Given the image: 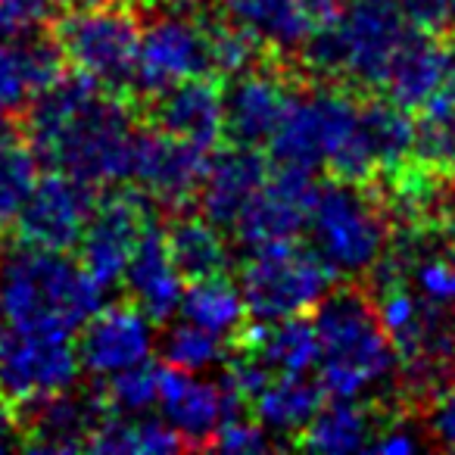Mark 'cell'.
<instances>
[{
	"label": "cell",
	"mask_w": 455,
	"mask_h": 455,
	"mask_svg": "<svg viewBox=\"0 0 455 455\" xmlns=\"http://www.w3.org/2000/svg\"><path fill=\"white\" fill-rule=\"evenodd\" d=\"M22 132L47 169L109 188L132 178L138 109L132 97L82 72L57 78L41 91L26 107Z\"/></svg>",
	"instance_id": "cell-1"
},
{
	"label": "cell",
	"mask_w": 455,
	"mask_h": 455,
	"mask_svg": "<svg viewBox=\"0 0 455 455\" xmlns=\"http://www.w3.org/2000/svg\"><path fill=\"white\" fill-rule=\"evenodd\" d=\"M411 20L399 0H347L334 20L312 26L299 47L309 76L355 94L384 88V78L405 41Z\"/></svg>",
	"instance_id": "cell-2"
},
{
	"label": "cell",
	"mask_w": 455,
	"mask_h": 455,
	"mask_svg": "<svg viewBox=\"0 0 455 455\" xmlns=\"http://www.w3.org/2000/svg\"><path fill=\"white\" fill-rule=\"evenodd\" d=\"M103 287L57 250H35L16 243L0 262V318L7 328L78 334L103 306Z\"/></svg>",
	"instance_id": "cell-3"
},
{
	"label": "cell",
	"mask_w": 455,
	"mask_h": 455,
	"mask_svg": "<svg viewBox=\"0 0 455 455\" xmlns=\"http://www.w3.org/2000/svg\"><path fill=\"white\" fill-rule=\"evenodd\" d=\"M318 380L337 399H359L396 368L390 337L380 328L374 303L359 287H331L315 306Z\"/></svg>",
	"instance_id": "cell-4"
},
{
	"label": "cell",
	"mask_w": 455,
	"mask_h": 455,
	"mask_svg": "<svg viewBox=\"0 0 455 455\" xmlns=\"http://www.w3.org/2000/svg\"><path fill=\"white\" fill-rule=\"evenodd\" d=\"M306 228L309 247L334 275H365L387 247V219L371 196V184L340 178L318 184Z\"/></svg>",
	"instance_id": "cell-5"
},
{
	"label": "cell",
	"mask_w": 455,
	"mask_h": 455,
	"mask_svg": "<svg viewBox=\"0 0 455 455\" xmlns=\"http://www.w3.org/2000/svg\"><path fill=\"white\" fill-rule=\"evenodd\" d=\"M334 278L322 256L297 237L247 250L237 287L253 322H278L315 309Z\"/></svg>",
	"instance_id": "cell-6"
},
{
	"label": "cell",
	"mask_w": 455,
	"mask_h": 455,
	"mask_svg": "<svg viewBox=\"0 0 455 455\" xmlns=\"http://www.w3.org/2000/svg\"><path fill=\"white\" fill-rule=\"evenodd\" d=\"M53 41L72 72L94 78L128 97L138 60L140 22L125 0L69 10L53 22Z\"/></svg>",
	"instance_id": "cell-7"
},
{
	"label": "cell",
	"mask_w": 455,
	"mask_h": 455,
	"mask_svg": "<svg viewBox=\"0 0 455 455\" xmlns=\"http://www.w3.org/2000/svg\"><path fill=\"white\" fill-rule=\"evenodd\" d=\"M355 91L328 84L322 91H299L287 107L281 125L268 140V159L275 165L318 172L328 169L343 150L359 116Z\"/></svg>",
	"instance_id": "cell-8"
},
{
	"label": "cell",
	"mask_w": 455,
	"mask_h": 455,
	"mask_svg": "<svg viewBox=\"0 0 455 455\" xmlns=\"http://www.w3.org/2000/svg\"><path fill=\"white\" fill-rule=\"evenodd\" d=\"M76 334L53 331H0V403L13 411L35 409L60 393L72 390L78 380Z\"/></svg>",
	"instance_id": "cell-9"
},
{
	"label": "cell",
	"mask_w": 455,
	"mask_h": 455,
	"mask_svg": "<svg viewBox=\"0 0 455 455\" xmlns=\"http://www.w3.org/2000/svg\"><path fill=\"white\" fill-rule=\"evenodd\" d=\"M159 225L156 203L134 184H113V190L97 196V206L78 237V262L103 287L122 284L134 247L140 237Z\"/></svg>",
	"instance_id": "cell-10"
},
{
	"label": "cell",
	"mask_w": 455,
	"mask_h": 455,
	"mask_svg": "<svg viewBox=\"0 0 455 455\" xmlns=\"http://www.w3.org/2000/svg\"><path fill=\"white\" fill-rule=\"evenodd\" d=\"M97 184L76 178L69 172L47 169L28 190L26 203L13 219L16 243L35 250L72 253L78 247L84 225L97 206Z\"/></svg>",
	"instance_id": "cell-11"
},
{
	"label": "cell",
	"mask_w": 455,
	"mask_h": 455,
	"mask_svg": "<svg viewBox=\"0 0 455 455\" xmlns=\"http://www.w3.org/2000/svg\"><path fill=\"white\" fill-rule=\"evenodd\" d=\"M194 76H212L206 32L196 16L163 13L140 28L138 60H134L132 88H128L132 103L147 100L156 91Z\"/></svg>",
	"instance_id": "cell-12"
},
{
	"label": "cell",
	"mask_w": 455,
	"mask_h": 455,
	"mask_svg": "<svg viewBox=\"0 0 455 455\" xmlns=\"http://www.w3.org/2000/svg\"><path fill=\"white\" fill-rule=\"evenodd\" d=\"M209 153L188 140L169 138L156 128H138L134 134L132 178L128 184L140 188L156 206L163 209H188L200 194L203 175H206Z\"/></svg>",
	"instance_id": "cell-13"
},
{
	"label": "cell",
	"mask_w": 455,
	"mask_h": 455,
	"mask_svg": "<svg viewBox=\"0 0 455 455\" xmlns=\"http://www.w3.org/2000/svg\"><path fill=\"white\" fill-rule=\"evenodd\" d=\"M315 190H318L315 172L272 163L266 184L247 203L241 219L231 228V235L247 250L266 247V243H278V241H297L306 231Z\"/></svg>",
	"instance_id": "cell-14"
},
{
	"label": "cell",
	"mask_w": 455,
	"mask_h": 455,
	"mask_svg": "<svg viewBox=\"0 0 455 455\" xmlns=\"http://www.w3.org/2000/svg\"><path fill=\"white\" fill-rule=\"evenodd\" d=\"M297 94L291 72L268 60L235 76L225 88V140L262 150Z\"/></svg>",
	"instance_id": "cell-15"
},
{
	"label": "cell",
	"mask_w": 455,
	"mask_h": 455,
	"mask_svg": "<svg viewBox=\"0 0 455 455\" xmlns=\"http://www.w3.org/2000/svg\"><path fill=\"white\" fill-rule=\"evenodd\" d=\"M150 128L169 138L215 150L225 140V84L215 76H194L140 100Z\"/></svg>",
	"instance_id": "cell-16"
},
{
	"label": "cell",
	"mask_w": 455,
	"mask_h": 455,
	"mask_svg": "<svg viewBox=\"0 0 455 455\" xmlns=\"http://www.w3.org/2000/svg\"><path fill=\"white\" fill-rule=\"evenodd\" d=\"M156 347L153 334V318H147L132 299L125 303H103L88 322L78 328V362L84 371L97 378L132 368L147 362Z\"/></svg>",
	"instance_id": "cell-17"
},
{
	"label": "cell",
	"mask_w": 455,
	"mask_h": 455,
	"mask_svg": "<svg viewBox=\"0 0 455 455\" xmlns=\"http://www.w3.org/2000/svg\"><path fill=\"white\" fill-rule=\"evenodd\" d=\"M455 84V57L452 41L434 28L411 26L405 41L399 44L390 72L384 78L380 94L415 113L418 107Z\"/></svg>",
	"instance_id": "cell-18"
},
{
	"label": "cell",
	"mask_w": 455,
	"mask_h": 455,
	"mask_svg": "<svg viewBox=\"0 0 455 455\" xmlns=\"http://www.w3.org/2000/svg\"><path fill=\"white\" fill-rule=\"evenodd\" d=\"M268 172H272V159L262 156L259 147L231 144V140L225 147L219 144L209 153L206 175L196 194L200 212L221 231H231L256 190L266 184Z\"/></svg>",
	"instance_id": "cell-19"
},
{
	"label": "cell",
	"mask_w": 455,
	"mask_h": 455,
	"mask_svg": "<svg viewBox=\"0 0 455 455\" xmlns=\"http://www.w3.org/2000/svg\"><path fill=\"white\" fill-rule=\"evenodd\" d=\"M63 76L66 60L53 38H0V128H16V116Z\"/></svg>",
	"instance_id": "cell-20"
},
{
	"label": "cell",
	"mask_w": 455,
	"mask_h": 455,
	"mask_svg": "<svg viewBox=\"0 0 455 455\" xmlns=\"http://www.w3.org/2000/svg\"><path fill=\"white\" fill-rule=\"evenodd\" d=\"M156 405L188 449H206L215 427L231 415L219 380H200L194 371H181L165 362L159 365Z\"/></svg>",
	"instance_id": "cell-21"
},
{
	"label": "cell",
	"mask_w": 455,
	"mask_h": 455,
	"mask_svg": "<svg viewBox=\"0 0 455 455\" xmlns=\"http://www.w3.org/2000/svg\"><path fill=\"white\" fill-rule=\"evenodd\" d=\"M122 284L128 291V299L147 318H153V324L172 322V315L178 312V303H181L184 278L175 268V262H172L159 225H153L138 241L125 275H122Z\"/></svg>",
	"instance_id": "cell-22"
},
{
	"label": "cell",
	"mask_w": 455,
	"mask_h": 455,
	"mask_svg": "<svg viewBox=\"0 0 455 455\" xmlns=\"http://www.w3.org/2000/svg\"><path fill=\"white\" fill-rule=\"evenodd\" d=\"M235 347L256 355L272 374H309L318 362V331L312 315H287L278 322L243 324Z\"/></svg>",
	"instance_id": "cell-23"
},
{
	"label": "cell",
	"mask_w": 455,
	"mask_h": 455,
	"mask_svg": "<svg viewBox=\"0 0 455 455\" xmlns=\"http://www.w3.org/2000/svg\"><path fill=\"white\" fill-rule=\"evenodd\" d=\"M163 237L184 284L209 278V275H225L231 268V247H228L225 231L212 225L203 212L196 215L178 209L175 219L163 228Z\"/></svg>",
	"instance_id": "cell-24"
},
{
	"label": "cell",
	"mask_w": 455,
	"mask_h": 455,
	"mask_svg": "<svg viewBox=\"0 0 455 455\" xmlns=\"http://www.w3.org/2000/svg\"><path fill=\"white\" fill-rule=\"evenodd\" d=\"M393 268L424 309L455 324V247H434L418 237L415 247L399 253V262L393 259Z\"/></svg>",
	"instance_id": "cell-25"
},
{
	"label": "cell",
	"mask_w": 455,
	"mask_h": 455,
	"mask_svg": "<svg viewBox=\"0 0 455 455\" xmlns=\"http://www.w3.org/2000/svg\"><path fill=\"white\" fill-rule=\"evenodd\" d=\"M184 440L178 430L165 421L163 415H116V411H103L97 424L91 427L84 452H100V455H169L181 452Z\"/></svg>",
	"instance_id": "cell-26"
},
{
	"label": "cell",
	"mask_w": 455,
	"mask_h": 455,
	"mask_svg": "<svg viewBox=\"0 0 455 455\" xmlns=\"http://www.w3.org/2000/svg\"><path fill=\"white\" fill-rule=\"evenodd\" d=\"M324 387L322 380H312L306 374H275L250 403V415L272 434L293 436L312 421L318 409L324 405Z\"/></svg>",
	"instance_id": "cell-27"
},
{
	"label": "cell",
	"mask_w": 455,
	"mask_h": 455,
	"mask_svg": "<svg viewBox=\"0 0 455 455\" xmlns=\"http://www.w3.org/2000/svg\"><path fill=\"white\" fill-rule=\"evenodd\" d=\"M219 13L278 53H297L312 32V20L297 0H219Z\"/></svg>",
	"instance_id": "cell-28"
},
{
	"label": "cell",
	"mask_w": 455,
	"mask_h": 455,
	"mask_svg": "<svg viewBox=\"0 0 455 455\" xmlns=\"http://www.w3.org/2000/svg\"><path fill=\"white\" fill-rule=\"evenodd\" d=\"M411 165L434 181L455 178V84L415 109Z\"/></svg>",
	"instance_id": "cell-29"
},
{
	"label": "cell",
	"mask_w": 455,
	"mask_h": 455,
	"mask_svg": "<svg viewBox=\"0 0 455 455\" xmlns=\"http://www.w3.org/2000/svg\"><path fill=\"white\" fill-rule=\"evenodd\" d=\"M374 440L371 411L355 399H337L324 403L312 415V421L293 436L291 446L309 449V452H359Z\"/></svg>",
	"instance_id": "cell-30"
},
{
	"label": "cell",
	"mask_w": 455,
	"mask_h": 455,
	"mask_svg": "<svg viewBox=\"0 0 455 455\" xmlns=\"http://www.w3.org/2000/svg\"><path fill=\"white\" fill-rule=\"evenodd\" d=\"M178 315L219 337H235L247 324L250 312L243 293L235 281L225 275H209L200 281H188L178 303Z\"/></svg>",
	"instance_id": "cell-31"
},
{
	"label": "cell",
	"mask_w": 455,
	"mask_h": 455,
	"mask_svg": "<svg viewBox=\"0 0 455 455\" xmlns=\"http://www.w3.org/2000/svg\"><path fill=\"white\" fill-rule=\"evenodd\" d=\"M38 175L41 163L20 125L0 128V231L13 225L16 212L22 209Z\"/></svg>",
	"instance_id": "cell-32"
},
{
	"label": "cell",
	"mask_w": 455,
	"mask_h": 455,
	"mask_svg": "<svg viewBox=\"0 0 455 455\" xmlns=\"http://www.w3.org/2000/svg\"><path fill=\"white\" fill-rule=\"evenodd\" d=\"M200 22L203 32H206L209 69H212L215 78H235L266 60L268 47L256 35H250L247 28L228 20V16H206Z\"/></svg>",
	"instance_id": "cell-33"
},
{
	"label": "cell",
	"mask_w": 455,
	"mask_h": 455,
	"mask_svg": "<svg viewBox=\"0 0 455 455\" xmlns=\"http://www.w3.org/2000/svg\"><path fill=\"white\" fill-rule=\"evenodd\" d=\"M159 355L165 365H175L181 371H203V368L215 365V362L228 359L225 337L212 334V331L200 328V324L181 318L178 324H169L165 334L156 340Z\"/></svg>",
	"instance_id": "cell-34"
},
{
	"label": "cell",
	"mask_w": 455,
	"mask_h": 455,
	"mask_svg": "<svg viewBox=\"0 0 455 455\" xmlns=\"http://www.w3.org/2000/svg\"><path fill=\"white\" fill-rule=\"evenodd\" d=\"M159 396V365L156 362H138L132 368L109 374L107 387L100 390V403L116 415H144L156 405Z\"/></svg>",
	"instance_id": "cell-35"
},
{
	"label": "cell",
	"mask_w": 455,
	"mask_h": 455,
	"mask_svg": "<svg viewBox=\"0 0 455 455\" xmlns=\"http://www.w3.org/2000/svg\"><path fill=\"white\" fill-rule=\"evenodd\" d=\"M275 446V440L268 436V430L256 421L250 411L241 415H231L215 427L212 440L206 449H219V452H237V455H256V452H268Z\"/></svg>",
	"instance_id": "cell-36"
},
{
	"label": "cell",
	"mask_w": 455,
	"mask_h": 455,
	"mask_svg": "<svg viewBox=\"0 0 455 455\" xmlns=\"http://www.w3.org/2000/svg\"><path fill=\"white\" fill-rule=\"evenodd\" d=\"M51 16V0H0V38L38 35Z\"/></svg>",
	"instance_id": "cell-37"
},
{
	"label": "cell",
	"mask_w": 455,
	"mask_h": 455,
	"mask_svg": "<svg viewBox=\"0 0 455 455\" xmlns=\"http://www.w3.org/2000/svg\"><path fill=\"white\" fill-rule=\"evenodd\" d=\"M399 7L411 20V26L443 32L449 22V0H399Z\"/></svg>",
	"instance_id": "cell-38"
},
{
	"label": "cell",
	"mask_w": 455,
	"mask_h": 455,
	"mask_svg": "<svg viewBox=\"0 0 455 455\" xmlns=\"http://www.w3.org/2000/svg\"><path fill=\"white\" fill-rule=\"evenodd\" d=\"M430 430L443 446L455 449V387L436 399L434 411H430Z\"/></svg>",
	"instance_id": "cell-39"
},
{
	"label": "cell",
	"mask_w": 455,
	"mask_h": 455,
	"mask_svg": "<svg viewBox=\"0 0 455 455\" xmlns=\"http://www.w3.org/2000/svg\"><path fill=\"white\" fill-rule=\"evenodd\" d=\"M368 449L380 455H409L421 449V436H415L411 430H403V427H390V430H384V436H374Z\"/></svg>",
	"instance_id": "cell-40"
},
{
	"label": "cell",
	"mask_w": 455,
	"mask_h": 455,
	"mask_svg": "<svg viewBox=\"0 0 455 455\" xmlns=\"http://www.w3.org/2000/svg\"><path fill=\"white\" fill-rule=\"evenodd\" d=\"M297 4L303 7V13L312 20V26H322V22L334 20V16L340 13L347 0H297Z\"/></svg>",
	"instance_id": "cell-41"
},
{
	"label": "cell",
	"mask_w": 455,
	"mask_h": 455,
	"mask_svg": "<svg viewBox=\"0 0 455 455\" xmlns=\"http://www.w3.org/2000/svg\"><path fill=\"white\" fill-rule=\"evenodd\" d=\"M53 7L63 10H82V7H103V4H119V0H51Z\"/></svg>",
	"instance_id": "cell-42"
},
{
	"label": "cell",
	"mask_w": 455,
	"mask_h": 455,
	"mask_svg": "<svg viewBox=\"0 0 455 455\" xmlns=\"http://www.w3.org/2000/svg\"><path fill=\"white\" fill-rule=\"evenodd\" d=\"M449 20H455V0H449Z\"/></svg>",
	"instance_id": "cell-43"
},
{
	"label": "cell",
	"mask_w": 455,
	"mask_h": 455,
	"mask_svg": "<svg viewBox=\"0 0 455 455\" xmlns=\"http://www.w3.org/2000/svg\"><path fill=\"white\" fill-rule=\"evenodd\" d=\"M452 57H455V38H452Z\"/></svg>",
	"instance_id": "cell-44"
}]
</instances>
